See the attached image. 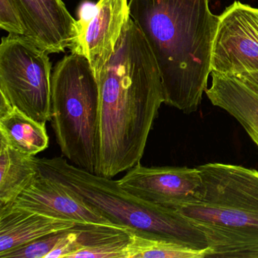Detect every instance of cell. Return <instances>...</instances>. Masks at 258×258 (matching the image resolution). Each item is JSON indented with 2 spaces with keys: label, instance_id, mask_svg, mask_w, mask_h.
<instances>
[{
  "label": "cell",
  "instance_id": "cell-1",
  "mask_svg": "<svg viewBox=\"0 0 258 258\" xmlns=\"http://www.w3.org/2000/svg\"><path fill=\"white\" fill-rule=\"evenodd\" d=\"M98 84L99 149L96 173L113 178L140 162L164 103L156 59L131 17Z\"/></svg>",
  "mask_w": 258,
  "mask_h": 258
},
{
  "label": "cell",
  "instance_id": "cell-2",
  "mask_svg": "<svg viewBox=\"0 0 258 258\" xmlns=\"http://www.w3.org/2000/svg\"><path fill=\"white\" fill-rule=\"evenodd\" d=\"M210 0H130V15L159 68L164 103L191 114L208 89L219 16Z\"/></svg>",
  "mask_w": 258,
  "mask_h": 258
},
{
  "label": "cell",
  "instance_id": "cell-3",
  "mask_svg": "<svg viewBox=\"0 0 258 258\" xmlns=\"http://www.w3.org/2000/svg\"><path fill=\"white\" fill-rule=\"evenodd\" d=\"M200 199L177 210L206 237V258H244L258 246V171L242 166H198Z\"/></svg>",
  "mask_w": 258,
  "mask_h": 258
},
{
  "label": "cell",
  "instance_id": "cell-4",
  "mask_svg": "<svg viewBox=\"0 0 258 258\" xmlns=\"http://www.w3.org/2000/svg\"><path fill=\"white\" fill-rule=\"evenodd\" d=\"M40 174L81 196L115 224L183 244L208 248L205 234L176 210L155 205L124 189L118 181L90 173L61 157L36 158Z\"/></svg>",
  "mask_w": 258,
  "mask_h": 258
},
{
  "label": "cell",
  "instance_id": "cell-5",
  "mask_svg": "<svg viewBox=\"0 0 258 258\" xmlns=\"http://www.w3.org/2000/svg\"><path fill=\"white\" fill-rule=\"evenodd\" d=\"M51 123L63 156L96 173L99 149V87L88 60L72 53L52 75Z\"/></svg>",
  "mask_w": 258,
  "mask_h": 258
},
{
  "label": "cell",
  "instance_id": "cell-6",
  "mask_svg": "<svg viewBox=\"0 0 258 258\" xmlns=\"http://www.w3.org/2000/svg\"><path fill=\"white\" fill-rule=\"evenodd\" d=\"M49 52L25 36L9 34L0 45V95L31 118L51 120Z\"/></svg>",
  "mask_w": 258,
  "mask_h": 258
},
{
  "label": "cell",
  "instance_id": "cell-7",
  "mask_svg": "<svg viewBox=\"0 0 258 258\" xmlns=\"http://www.w3.org/2000/svg\"><path fill=\"white\" fill-rule=\"evenodd\" d=\"M211 72L239 75L258 72V9L235 1L219 16Z\"/></svg>",
  "mask_w": 258,
  "mask_h": 258
},
{
  "label": "cell",
  "instance_id": "cell-8",
  "mask_svg": "<svg viewBox=\"0 0 258 258\" xmlns=\"http://www.w3.org/2000/svg\"><path fill=\"white\" fill-rule=\"evenodd\" d=\"M130 19L127 0H99L88 17L76 21L69 48L88 60L97 81Z\"/></svg>",
  "mask_w": 258,
  "mask_h": 258
},
{
  "label": "cell",
  "instance_id": "cell-9",
  "mask_svg": "<svg viewBox=\"0 0 258 258\" xmlns=\"http://www.w3.org/2000/svg\"><path fill=\"white\" fill-rule=\"evenodd\" d=\"M117 181L135 196L176 211L199 200L203 188L197 167H146L139 162Z\"/></svg>",
  "mask_w": 258,
  "mask_h": 258
},
{
  "label": "cell",
  "instance_id": "cell-10",
  "mask_svg": "<svg viewBox=\"0 0 258 258\" xmlns=\"http://www.w3.org/2000/svg\"><path fill=\"white\" fill-rule=\"evenodd\" d=\"M13 204L77 224L120 226L76 193L40 173Z\"/></svg>",
  "mask_w": 258,
  "mask_h": 258
},
{
  "label": "cell",
  "instance_id": "cell-11",
  "mask_svg": "<svg viewBox=\"0 0 258 258\" xmlns=\"http://www.w3.org/2000/svg\"><path fill=\"white\" fill-rule=\"evenodd\" d=\"M36 44L49 53H59L69 47L76 21L61 0H17Z\"/></svg>",
  "mask_w": 258,
  "mask_h": 258
},
{
  "label": "cell",
  "instance_id": "cell-12",
  "mask_svg": "<svg viewBox=\"0 0 258 258\" xmlns=\"http://www.w3.org/2000/svg\"><path fill=\"white\" fill-rule=\"evenodd\" d=\"M211 75L207 97L232 116L258 147V87L241 76L216 72Z\"/></svg>",
  "mask_w": 258,
  "mask_h": 258
},
{
  "label": "cell",
  "instance_id": "cell-13",
  "mask_svg": "<svg viewBox=\"0 0 258 258\" xmlns=\"http://www.w3.org/2000/svg\"><path fill=\"white\" fill-rule=\"evenodd\" d=\"M64 219L16 206L0 207V256L10 250L76 226Z\"/></svg>",
  "mask_w": 258,
  "mask_h": 258
},
{
  "label": "cell",
  "instance_id": "cell-14",
  "mask_svg": "<svg viewBox=\"0 0 258 258\" xmlns=\"http://www.w3.org/2000/svg\"><path fill=\"white\" fill-rule=\"evenodd\" d=\"M0 138L21 153L34 156L49 147L46 123L31 118L0 95Z\"/></svg>",
  "mask_w": 258,
  "mask_h": 258
},
{
  "label": "cell",
  "instance_id": "cell-15",
  "mask_svg": "<svg viewBox=\"0 0 258 258\" xmlns=\"http://www.w3.org/2000/svg\"><path fill=\"white\" fill-rule=\"evenodd\" d=\"M79 250L72 258H127L131 229L122 226L77 224Z\"/></svg>",
  "mask_w": 258,
  "mask_h": 258
},
{
  "label": "cell",
  "instance_id": "cell-16",
  "mask_svg": "<svg viewBox=\"0 0 258 258\" xmlns=\"http://www.w3.org/2000/svg\"><path fill=\"white\" fill-rule=\"evenodd\" d=\"M40 173L36 158L0 138V207L13 203Z\"/></svg>",
  "mask_w": 258,
  "mask_h": 258
},
{
  "label": "cell",
  "instance_id": "cell-17",
  "mask_svg": "<svg viewBox=\"0 0 258 258\" xmlns=\"http://www.w3.org/2000/svg\"><path fill=\"white\" fill-rule=\"evenodd\" d=\"M127 258H206L210 248L195 250L166 238L131 229Z\"/></svg>",
  "mask_w": 258,
  "mask_h": 258
},
{
  "label": "cell",
  "instance_id": "cell-18",
  "mask_svg": "<svg viewBox=\"0 0 258 258\" xmlns=\"http://www.w3.org/2000/svg\"><path fill=\"white\" fill-rule=\"evenodd\" d=\"M62 232L63 231L42 237L7 252L0 258H46L61 239Z\"/></svg>",
  "mask_w": 258,
  "mask_h": 258
},
{
  "label": "cell",
  "instance_id": "cell-19",
  "mask_svg": "<svg viewBox=\"0 0 258 258\" xmlns=\"http://www.w3.org/2000/svg\"><path fill=\"white\" fill-rule=\"evenodd\" d=\"M0 27L9 34L29 36L17 0H0Z\"/></svg>",
  "mask_w": 258,
  "mask_h": 258
},
{
  "label": "cell",
  "instance_id": "cell-20",
  "mask_svg": "<svg viewBox=\"0 0 258 258\" xmlns=\"http://www.w3.org/2000/svg\"><path fill=\"white\" fill-rule=\"evenodd\" d=\"M242 78H245L247 81L258 87V72H250V73L244 74L242 75H239Z\"/></svg>",
  "mask_w": 258,
  "mask_h": 258
}]
</instances>
